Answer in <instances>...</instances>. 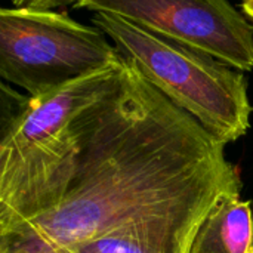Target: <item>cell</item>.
Segmentation results:
<instances>
[{
    "instance_id": "6da1fadb",
    "label": "cell",
    "mask_w": 253,
    "mask_h": 253,
    "mask_svg": "<svg viewBox=\"0 0 253 253\" xmlns=\"http://www.w3.org/2000/svg\"><path fill=\"white\" fill-rule=\"evenodd\" d=\"M240 191L225 144L125 59L119 86L92 117L65 196L0 237V253H50L142 224L197 231L224 196Z\"/></svg>"
},
{
    "instance_id": "7a4b0ae2",
    "label": "cell",
    "mask_w": 253,
    "mask_h": 253,
    "mask_svg": "<svg viewBox=\"0 0 253 253\" xmlns=\"http://www.w3.org/2000/svg\"><path fill=\"white\" fill-rule=\"evenodd\" d=\"M122 65L27 98L0 139V237L49 212L65 196L99 104L119 86Z\"/></svg>"
},
{
    "instance_id": "3957f363",
    "label": "cell",
    "mask_w": 253,
    "mask_h": 253,
    "mask_svg": "<svg viewBox=\"0 0 253 253\" xmlns=\"http://www.w3.org/2000/svg\"><path fill=\"white\" fill-rule=\"evenodd\" d=\"M92 24L154 89L221 142L227 145L246 135L252 105L243 73L120 15L95 12Z\"/></svg>"
},
{
    "instance_id": "277c9868",
    "label": "cell",
    "mask_w": 253,
    "mask_h": 253,
    "mask_svg": "<svg viewBox=\"0 0 253 253\" xmlns=\"http://www.w3.org/2000/svg\"><path fill=\"white\" fill-rule=\"evenodd\" d=\"M53 6L34 1L0 9V76L28 98L123 64L102 30Z\"/></svg>"
},
{
    "instance_id": "5b68a950",
    "label": "cell",
    "mask_w": 253,
    "mask_h": 253,
    "mask_svg": "<svg viewBox=\"0 0 253 253\" xmlns=\"http://www.w3.org/2000/svg\"><path fill=\"white\" fill-rule=\"evenodd\" d=\"M76 7L120 15L237 71H253V24L224 0H80Z\"/></svg>"
},
{
    "instance_id": "8992f818",
    "label": "cell",
    "mask_w": 253,
    "mask_h": 253,
    "mask_svg": "<svg viewBox=\"0 0 253 253\" xmlns=\"http://www.w3.org/2000/svg\"><path fill=\"white\" fill-rule=\"evenodd\" d=\"M253 203L224 196L200 224L190 253H252Z\"/></svg>"
},
{
    "instance_id": "52a82bcc",
    "label": "cell",
    "mask_w": 253,
    "mask_h": 253,
    "mask_svg": "<svg viewBox=\"0 0 253 253\" xmlns=\"http://www.w3.org/2000/svg\"><path fill=\"white\" fill-rule=\"evenodd\" d=\"M196 233L173 225L142 224L50 253H190Z\"/></svg>"
},
{
    "instance_id": "ba28073f",
    "label": "cell",
    "mask_w": 253,
    "mask_h": 253,
    "mask_svg": "<svg viewBox=\"0 0 253 253\" xmlns=\"http://www.w3.org/2000/svg\"><path fill=\"white\" fill-rule=\"evenodd\" d=\"M239 7H240V10L252 21L253 24V0H248V1H245V3H242Z\"/></svg>"
},
{
    "instance_id": "9c48e42d",
    "label": "cell",
    "mask_w": 253,
    "mask_h": 253,
    "mask_svg": "<svg viewBox=\"0 0 253 253\" xmlns=\"http://www.w3.org/2000/svg\"><path fill=\"white\" fill-rule=\"evenodd\" d=\"M252 253H253V251H252Z\"/></svg>"
}]
</instances>
